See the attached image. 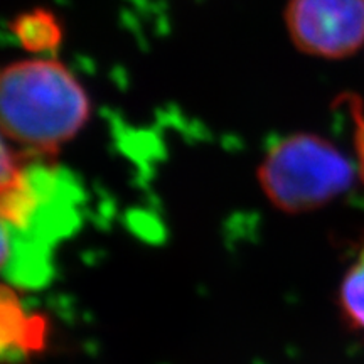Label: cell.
Masks as SVG:
<instances>
[{
  "mask_svg": "<svg viewBox=\"0 0 364 364\" xmlns=\"http://www.w3.org/2000/svg\"><path fill=\"white\" fill-rule=\"evenodd\" d=\"M90 117L88 93L56 59H24L0 70V130L29 157L54 161Z\"/></svg>",
  "mask_w": 364,
  "mask_h": 364,
  "instance_id": "cell-1",
  "label": "cell"
},
{
  "mask_svg": "<svg viewBox=\"0 0 364 364\" xmlns=\"http://www.w3.org/2000/svg\"><path fill=\"white\" fill-rule=\"evenodd\" d=\"M356 174V167L329 140L294 134L268 150L258 167V182L273 206L300 215L348 193Z\"/></svg>",
  "mask_w": 364,
  "mask_h": 364,
  "instance_id": "cell-2",
  "label": "cell"
},
{
  "mask_svg": "<svg viewBox=\"0 0 364 364\" xmlns=\"http://www.w3.org/2000/svg\"><path fill=\"white\" fill-rule=\"evenodd\" d=\"M284 17L295 48L309 56L343 59L364 44V0H289Z\"/></svg>",
  "mask_w": 364,
  "mask_h": 364,
  "instance_id": "cell-3",
  "label": "cell"
},
{
  "mask_svg": "<svg viewBox=\"0 0 364 364\" xmlns=\"http://www.w3.org/2000/svg\"><path fill=\"white\" fill-rule=\"evenodd\" d=\"M46 339V318L29 311L12 285H0V364L24 361L43 351Z\"/></svg>",
  "mask_w": 364,
  "mask_h": 364,
  "instance_id": "cell-4",
  "label": "cell"
},
{
  "mask_svg": "<svg viewBox=\"0 0 364 364\" xmlns=\"http://www.w3.org/2000/svg\"><path fill=\"white\" fill-rule=\"evenodd\" d=\"M12 33L22 48L33 54H53L65 39V29L56 14L41 7L17 16Z\"/></svg>",
  "mask_w": 364,
  "mask_h": 364,
  "instance_id": "cell-5",
  "label": "cell"
},
{
  "mask_svg": "<svg viewBox=\"0 0 364 364\" xmlns=\"http://www.w3.org/2000/svg\"><path fill=\"white\" fill-rule=\"evenodd\" d=\"M339 309L346 322L364 334V247L341 282Z\"/></svg>",
  "mask_w": 364,
  "mask_h": 364,
  "instance_id": "cell-6",
  "label": "cell"
},
{
  "mask_svg": "<svg viewBox=\"0 0 364 364\" xmlns=\"http://www.w3.org/2000/svg\"><path fill=\"white\" fill-rule=\"evenodd\" d=\"M27 161H29V156L21 152L19 149H14L7 136L0 130V189L11 184L17 176H21Z\"/></svg>",
  "mask_w": 364,
  "mask_h": 364,
  "instance_id": "cell-7",
  "label": "cell"
},
{
  "mask_svg": "<svg viewBox=\"0 0 364 364\" xmlns=\"http://www.w3.org/2000/svg\"><path fill=\"white\" fill-rule=\"evenodd\" d=\"M354 147H356V159H358V174L361 177L364 184V113L358 117L356 132H354Z\"/></svg>",
  "mask_w": 364,
  "mask_h": 364,
  "instance_id": "cell-8",
  "label": "cell"
},
{
  "mask_svg": "<svg viewBox=\"0 0 364 364\" xmlns=\"http://www.w3.org/2000/svg\"><path fill=\"white\" fill-rule=\"evenodd\" d=\"M9 255H11V235H9L6 223L0 221V272L6 268Z\"/></svg>",
  "mask_w": 364,
  "mask_h": 364,
  "instance_id": "cell-9",
  "label": "cell"
}]
</instances>
